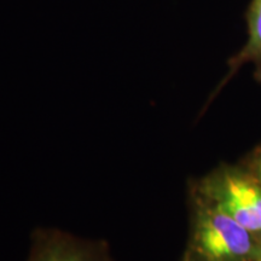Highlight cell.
Returning a JSON list of instances; mask_svg holds the SVG:
<instances>
[{"label":"cell","mask_w":261,"mask_h":261,"mask_svg":"<svg viewBox=\"0 0 261 261\" xmlns=\"http://www.w3.org/2000/svg\"><path fill=\"white\" fill-rule=\"evenodd\" d=\"M257 236L191 192V227L181 261H256Z\"/></svg>","instance_id":"1"},{"label":"cell","mask_w":261,"mask_h":261,"mask_svg":"<svg viewBox=\"0 0 261 261\" xmlns=\"http://www.w3.org/2000/svg\"><path fill=\"white\" fill-rule=\"evenodd\" d=\"M191 192L255 236L261 234V184L248 169L223 166L200 179Z\"/></svg>","instance_id":"2"},{"label":"cell","mask_w":261,"mask_h":261,"mask_svg":"<svg viewBox=\"0 0 261 261\" xmlns=\"http://www.w3.org/2000/svg\"><path fill=\"white\" fill-rule=\"evenodd\" d=\"M27 261H115L107 242L84 240L57 228H38Z\"/></svg>","instance_id":"3"},{"label":"cell","mask_w":261,"mask_h":261,"mask_svg":"<svg viewBox=\"0 0 261 261\" xmlns=\"http://www.w3.org/2000/svg\"><path fill=\"white\" fill-rule=\"evenodd\" d=\"M247 40L236 55L227 62V73L215 93L236 75L244 64L254 65V77L261 83V0H250L246 11Z\"/></svg>","instance_id":"4"},{"label":"cell","mask_w":261,"mask_h":261,"mask_svg":"<svg viewBox=\"0 0 261 261\" xmlns=\"http://www.w3.org/2000/svg\"><path fill=\"white\" fill-rule=\"evenodd\" d=\"M248 171L252 173L261 184V148L255 150V152L250 158Z\"/></svg>","instance_id":"5"},{"label":"cell","mask_w":261,"mask_h":261,"mask_svg":"<svg viewBox=\"0 0 261 261\" xmlns=\"http://www.w3.org/2000/svg\"><path fill=\"white\" fill-rule=\"evenodd\" d=\"M256 261H261V234L257 236V256Z\"/></svg>","instance_id":"6"}]
</instances>
